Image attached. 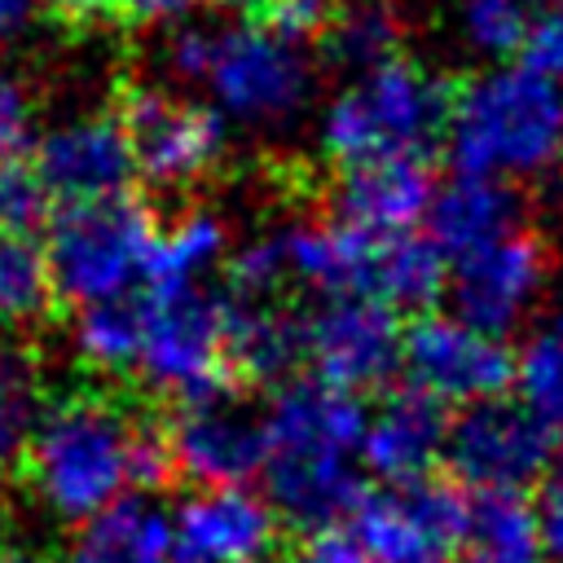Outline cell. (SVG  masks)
I'll return each mask as SVG.
<instances>
[{
    "label": "cell",
    "instance_id": "cell-44",
    "mask_svg": "<svg viewBox=\"0 0 563 563\" xmlns=\"http://www.w3.org/2000/svg\"><path fill=\"white\" fill-rule=\"evenodd\" d=\"M220 4H242V9H251L255 0H220Z\"/></svg>",
    "mask_w": 563,
    "mask_h": 563
},
{
    "label": "cell",
    "instance_id": "cell-20",
    "mask_svg": "<svg viewBox=\"0 0 563 563\" xmlns=\"http://www.w3.org/2000/svg\"><path fill=\"white\" fill-rule=\"evenodd\" d=\"M510 233H519V198L506 180L453 176L444 189H435L427 211V238L449 260H466Z\"/></svg>",
    "mask_w": 563,
    "mask_h": 563
},
{
    "label": "cell",
    "instance_id": "cell-16",
    "mask_svg": "<svg viewBox=\"0 0 563 563\" xmlns=\"http://www.w3.org/2000/svg\"><path fill=\"white\" fill-rule=\"evenodd\" d=\"M31 163L40 167L48 194L62 207L66 202H92V198L128 194V180L136 176L128 136H123V123H119L114 110L79 119V123H66V128H53L35 145Z\"/></svg>",
    "mask_w": 563,
    "mask_h": 563
},
{
    "label": "cell",
    "instance_id": "cell-21",
    "mask_svg": "<svg viewBox=\"0 0 563 563\" xmlns=\"http://www.w3.org/2000/svg\"><path fill=\"white\" fill-rule=\"evenodd\" d=\"M62 563H176L172 515L150 497H123L75 528Z\"/></svg>",
    "mask_w": 563,
    "mask_h": 563
},
{
    "label": "cell",
    "instance_id": "cell-17",
    "mask_svg": "<svg viewBox=\"0 0 563 563\" xmlns=\"http://www.w3.org/2000/svg\"><path fill=\"white\" fill-rule=\"evenodd\" d=\"M449 418L444 405L418 387L383 396L361 435V466L383 484H418L427 479L449 449Z\"/></svg>",
    "mask_w": 563,
    "mask_h": 563
},
{
    "label": "cell",
    "instance_id": "cell-36",
    "mask_svg": "<svg viewBox=\"0 0 563 563\" xmlns=\"http://www.w3.org/2000/svg\"><path fill=\"white\" fill-rule=\"evenodd\" d=\"M220 35L224 31H211V26H185L172 35L167 44V62L180 79H207L211 66H216V53H220Z\"/></svg>",
    "mask_w": 563,
    "mask_h": 563
},
{
    "label": "cell",
    "instance_id": "cell-35",
    "mask_svg": "<svg viewBox=\"0 0 563 563\" xmlns=\"http://www.w3.org/2000/svg\"><path fill=\"white\" fill-rule=\"evenodd\" d=\"M44 13L66 31V35H101L114 22L128 18L123 0H44Z\"/></svg>",
    "mask_w": 563,
    "mask_h": 563
},
{
    "label": "cell",
    "instance_id": "cell-8",
    "mask_svg": "<svg viewBox=\"0 0 563 563\" xmlns=\"http://www.w3.org/2000/svg\"><path fill=\"white\" fill-rule=\"evenodd\" d=\"M475 501L457 479H418L383 484L365 493L347 528L374 563H444L453 550H466Z\"/></svg>",
    "mask_w": 563,
    "mask_h": 563
},
{
    "label": "cell",
    "instance_id": "cell-30",
    "mask_svg": "<svg viewBox=\"0 0 563 563\" xmlns=\"http://www.w3.org/2000/svg\"><path fill=\"white\" fill-rule=\"evenodd\" d=\"M224 277L233 299L242 303H273L290 286V260H286V238L282 233H260L229 251Z\"/></svg>",
    "mask_w": 563,
    "mask_h": 563
},
{
    "label": "cell",
    "instance_id": "cell-43",
    "mask_svg": "<svg viewBox=\"0 0 563 563\" xmlns=\"http://www.w3.org/2000/svg\"><path fill=\"white\" fill-rule=\"evenodd\" d=\"M4 563H48V559L44 554H26V550H9Z\"/></svg>",
    "mask_w": 563,
    "mask_h": 563
},
{
    "label": "cell",
    "instance_id": "cell-13",
    "mask_svg": "<svg viewBox=\"0 0 563 563\" xmlns=\"http://www.w3.org/2000/svg\"><path fill=\"white\" fill-rule=\"evenodd\" d=\"M207 84L216 88L220 106L238 119H286L308 97V66L299 48L246 22L220 35V53Z\"/></svg>",
    "mask_w": 563,
    "mask_h": 563
},
{
    "label": "cell",
    "instance_id": "cell-39",
    "mask_svg": "<svg viewBox=\"0 0 563 563\" xmlns=\"http://www.w3.org/2000/svg\"><path fill=\"white\" fill-rule=\"evenodd\" d=\"M537 523H541V550L563 563V462L550 466V475L537 484Z\"/></svg>",
    "mask_w": 563,
    "mask_h": 563
},
{
    "label": "cell",
    "instance_id": "cell-3",
    "mask_svg": "<svg viewBox=\"0 0 563 563\" xmlns=\"http://www.w3.org/2000/svg\"><path fill=\"white\" fill-rule=\"evenodd\" d=\"M453 97L457 79H440L413 57L396 53L334 97L321 145L339 167L387 154H431L449 136Z\"/></svg>",
    "mask_w": 563,
    "mask_h": 563
},
{
    "label": "cell",
    "instance_id": "cell-14",
    "mask_svg": "<svg viewBox=\"0 0 563 563\" xmlns=\"http://www.w3.org/2000/svg\"><path fill=\"white\" fill-rule=\"evenodd\" d=\"M541 282H545V246L519 229L466 260H453L449 295L462 321L488 334H506L523 321Z\"/></svg>",
    "mask_w": 563,
    "mask_h": 563
},
{
    "label": "cell",
    "instance_id": "cell-34",
    "mask_svg": "<svg viewBox=\"0 0 563 563\" xmlns=\"http://www.w3.org/2000/svg\"><path fill=\"white\" fill-rule=\"evenodd\" d=\"M519 66L545 75V79H563V0H541L537 18H532V31L523 40V53H519Z\"/></svg>",
    "mask_w": 563,
    "mask_h": 563
},
{
    "label": "cell",
    "instance_id": "cell-7",
    "mask_svg": "<svg viewBox=\"0 0 563 563\" xmlns=\"http://www.w3.org/2000/svg\"><path fill=\"white\" fill-rule=\"evenodd\" d=\"M123 123L136 176L154 189H185L216 172L224 154V114L211 106L180 101L163 88L123 79L110 106Z\"/></svg>",
    "mask_w": 563,
    "mask_h": 563
},
{
    "label": "cell",
    "instance_id": "cell-19",
    "mask_svg": "<svg viewBox=\"0 0 563 563\" xmlns=\"http://www.w3.org/2000/svg\"><path fill=\"white\" fill-rule=\"evenodd\" d=\"M264 484L282 523L299 532L347 523L365 497L356 457H268Z\"/></svg>",
    "mask_w": 563,
    "mask_h": 563
},
{
    "label": "cell",
    "instance_id": "cell-5",
    "mask_svg": "<svg viewBox=\"0 0 563 563\" xmlns=\"http://www.w3.org/2000/svg\"><path fill=\"white\" fill-rule=\"evenodd\" d=\"M136 374L150 391L189 405L229 391V299L189 286V290H154L145 347Z\"/></svg>",
    "mask_w": 563,
    "mask_h": 563
},
{
    "label": "cell",
    "instance_id": "cell-23",
    "mask_svg": "<svg viewBox=\"0 0 563 563\" xmlns=\"http://www.w3.org/2000/svg\"><path fill=\"white\" fill-rule=\"evenodd\" d=\"M150 299L119 295L101 303H84L70 317V356L92 374H128L145 347Z\"/></svg>",
    "mask_w": 563,
    "mask_h": 563
},
{
    "label": "cell",
    "instance_id": "cell-9",
    "mask_svg": "<svg viewBox=\"0 0 563 563\" xmlns=\"http://www.w3.org/2000/svg\"><path fill=\"white\" fill-rule=\"evenodd\" d=\"M409 387L435 396L440 405H479L506 396L519 378V352L457 312H418L405 330V365Z\"/></svg>",
    "mask_w": 563,
    "mask_h": 563
},
{
    "label": "cell",
    "instance_id": "cell-10",
    "mask_svg": "<svg viewBox=\"0 0 563 563\" xmlns=\"http://www.w3.org/2000/svg\"><path fill=\"white\" fill-rule=\"evenodd\" d=\"M303 361L330 387L365 396L387 387L391 374L405 365V330L396 312L378 299H321V308L303 317Z\"/></svg>",
    "mask_w": 563,
    "mask_h": 563
},
{
    "label": "cell",
    "instance_id": "cell-33",
    "mask_svg": "<svg viewBox=\"0 0 563 563\" xmlns=\"http://www.w3.org/2000/svg\"><path fill=\"white\" fill-rule=\"evenodd\" d=\"M334 13H339L334 0H255L246 9V22L282 44L299 48V44H321Z\"/></svg>",
    "mask_w": 563,
    "mask_h": 563
},
{
    "label": "cell",
    "instance_id": "cell-42",
    "mask_svg": "<svg viewBox=\"0 0 563 563\" xmlns=\"http://www.w3.org/2000/svg\"><path fill=\"white\" fill-rule=\"evenodd\" d=\"M457 563H541V559H523V554H497V550H479V545H466Z\"/></svg>",
    "mask_w": 563,
    "mask_h": 563
},
{
    "label": "cell",
    "instance_id": "cell-40",
    "mask_svg": "<svg viewBox=\"0 0 563 563\" xmlns=\"http://www.w3.org/2000/svg\"><path fill=\"white\" fill-rule=\"evenodd\" d=\"M198 0H123L132 22H158V18H176L185 9H194Z\"/></svg>",
    "mask_w": 563,
    "mask_h": 563
},
{
    "label": "cell",
    "instance_id": "cell-4",
    "mask_svg": "<svg viewBox=\"0 0 563 563\" xmlns=\"http://www.w3.org/2000/svg\"><path fill=\"white\" fill-rule=\"evenodd\" d=\"M154 238H158L154 211L132 194L66 202L48 220V238H44L57 299L84 308L132 295L141 282H150Z\"/></svg>",
    "mask_w": 563,
    "mask_h": 563
},
{
    "label": "cell",
    "instance_id": "cell-29",
    "mask_svg": "<svg viewBox=\"0 0 563 563\" xmlns=\"http://www.w3.org/2000/svg\"><path fill=\"white\" fill-rule=\"evenodd\" d=\"M519 400L563 431V308L545 317L519 347Z\"/></svg>",
    "mask_w": 563,
    "mask_h": 563
},
{
    "label": "cell",
    "instance_id": "cell-37",
    "mask_svg": "<svg viewBox=\"0 0 563 563\" xmlns=\"http://www.w3.org/2000/svg\"><path fill=\"white\" fill-rule=\"evenodd\" d=\"M26 136H31V101H26L22 84L0 66V163L22 158Z\"/></svg>",
    "mask_w": 563,
    "mask_h": 563
},
{
    "label": "cell",
    "instance_id": "cell-28",
    "mask_svg": "<svg viewBox=\"0 0 563 563\" xmlns=\"http://www.w3.org/2000/svg\"><path fill=\"white\" fill-rule=\"evenodd\" d=\"M321 53L339 70L365 75V70H374L387 57L400 53V35H396L391 13H383L378 4H352V9H339L334 13L330 31L321 35Z\"/></svg>",
    "mask_w": 563,
    "mask_h": 563
},
{
    "label": "cell",
    "instance_id": "cell-6",
    "mask_svg": "<svg viewBox=\"0 0 563 563\" xmlns=\"http://www.w3.org/2000/svg\"><path fill=\"white\" fill-rule=\"evenodd\" d=\"M559 435L532 405L493 396L453 418L444 462L471 493H528L559 462Z\"/></svg>",
    "mask_w": 563,
    "mask_h": 563
},
{
    "label": "cell",
    "instance_id": "cell-15",
    "mask_svg": "<svg viewBox=\"0 0 563 563\" xmlns=\"http://www.w3.org/2000/svg\"><path fill=\"white\" fill-rule=\"evenodd\" d=\"M365 400L330 387L325 378H286L277 383L264 431H268V457H361L365 435Z\"/></svg>",
    "mask_w": 563,
    "mask_h": 563
},
{
    "label": "cell",
    "instance_id": "cell-25",
    "mask_svg": "<svg viewBox=\"0 0 563 563\" xmlns=\"http://www.w3.org/2000/svg\"><path fill=\"white\" fill-rule=\"evenodd\" d=\"M229 260V229L216 211L189 207L172 224L158 229L154 255H150V286L154 290H189L202 286L207 273H216Z\"/></svg>",
    "mask_w": 563,
    "mask_h": 563
},
{
    "label": "cell",
    "instance_id": "cell-24",
    "mask_svg": "<svg viewBox=\"0 0 563 563\" xmlns=\"http://www.w3.org/2000/svg\"><path fill=\"white\" fill-rule=\"evenodd\" d=\"M453 260L427 233H383L374 299L391 312H431V303L449 290Z\"/></svg>",
    "mask_w": 563,
    "mask_h": 563
},
{
    "label": "cell",
    "instance_id": "cell-11",
    "mask_svg": "<svg viewBox=\"0 0 563 563\" xmlns=\"http://www.w3.org/2000/svg\"><path fill=\"white\" fill-rule=\"evenodd\" d=\"M172 475L189 479L194 488H224L264 475L268 466V431L264 413L229 391L189 400L163 427Z\"/></svg>",
    "mask_w": 563,
    "mask_h": 563
},
{
    "label": "cell",
    "instance_id": "cell-41",
    "mask_svg": "<svg viewBox=\"0 0 563 563\" xmlns=\"http://www.w3.org/2000/svg\"><path fill=\"white\" fill-rule=\"evenodd\" d=\"M35 4L40 0H0V40L13 35V31H22L31 22V13H35Z\"/></svg>",
    "mask_w": 563,
    "mask_h": 563
},
{
    "label": "cell",
    "instance_id": "cell-26",
    "mask_svg": "<svg viewBox=\"0 0 563 563\" xmlns=\"http://www.w3.org/2000/svg\"><path fill=\"white\" fill-rule=\"evenodd\" d=\"M48 405L44 361L18 339H0V471L22 462Z\"/></svg>",
    "mask_w": 563,
    "mask_h": 563
},
{
    "label": "cell",
    "instance_id": "cell-1",
    "mask_svg": "<svg viewBox=\"0 0 563 563\" xmlns=\"http://www.w3.org/2000/svg\"><path fill=\"white\" fill-rule=\"evenodd\" d=\"M22 475L53 523L79 528L132 497V488L163 484L172 457L163 427H150L114 396L66 391L44 409L22 453Z\"/></svg>",
    "mask_w": 563,
    "mask_h": 563
},
{
    "label": "cell",
    "instance_id": "cell-27",
    "mask_svg": "<svg viewBox=\"0 0 563 563\" xmlns=\"http://www.w3.org/2000/svg\"><path fill=\"white\" fill-rule=\"evenodd\" d=\"M57 303V282L48 251L35 233H0V321L26 330Z\"/></svg>",
    "mask_w": 563,
    "mask_h": 563
},
{
    "label": "cell",
    "instance_id": "cell-18",
    "mask_svg": "<svg viewBox=\"0 0 563 563\" xmlns=\"http://www.w3.org/2000/svg\"><path fill=\"white\" fill-rule=\"evenodd\" d=\"M431 198H435L431 154H387L339 167L334 220L369 233H409L418 220H427Z\"/></svg>",
    "mask_w": 563,
    "mask_h": 563
},
{
    "label": "cell",
    "instance_id": "cell-32",
    "mask_svg": "<svg viewBox=\"0 0 563 563\" xmlns=\"http://www.w3.org/2000/svg\"><path fill=\"white\" fill-rule=\"evenodd\" d=\"M53 194L31 158H4L0 163V233H35L48 224Z\"/></svg>",
    "mask_w": 563,
    "mask_h": 563
},
{
    "label": "cell",
    "instance_id": "cell-38",
    "mask_svg": "<svg viewBox=\"0 0 563 563\" xmlns=\"http://www.w3.org/2000/svg\"><path fill=\"white\" fill-rule=\"evenodd\" d=\"M290 563H374V559H369L365 545L352 537V528L339 523V528L303 532V541H299V550H295Z\"/></svg>",
    "mask_w": 563,
    "mask_h": 563
},
{
    "label": "cell",
    "instance_id": "cell-31",
    "mask_svg": "<svg viewBox=\"0 0 563 563\" xmlns=\"http://www.w3.org/2000/svg\"><path fill=\"white\" fill-rule=\"evenodd\" d=\"M541 0H462V31L488 57H519Z\"/></svg>",
    "mask_w": 563,
    "mask_h": 563
},
{
    "label": "cell",
    "instance_id": "cell-12",
    "mask_svg": "<svg viewBox=\"0 0 563 563\" xmlns=\"http://www.w3.org/2000/svg\"><path fill=\"white\" fill-rule=\"evenodd\" d=\"M180 563H264L277 550L282 515L268 493L246 484L194 488L172 510Z\"/></svg>",
    "mask_w": 563,
    "mask_h": 563
},
{
    "label": "cell",
    "instance_id": "cell-2",
    "mask_svg": "<svg viewBox=\"0 0 563 563\" xmlns=\"http://www.w3.org/2000/svg\"><path fill=\"white\" fill-rule=\"evenodd\" d=\"M444 150L457 176H537L563 158V92L515 66L457 79Z\"/></svg>",
    "mask_w": 563,
    "mask_h": 563
},
{
    "label": "cell",
    "instance_id": "cell-45",
    "mask_svg": "<svg viewBox=\"0 0 563 563\" xmlns=\"http://www.w3.org/2000/svg\"><path fill=\"white\" fill-rule=\"evenodd\" d=\"M4 554H9V550H4V528H0V563H4Z\"/></svg>",
    "mask_w": 563,
    "mask_h": 563
},
{
    "label": "cell",
    "instance_id": "cell-22",
    "mask_svg": "<svg viewBox=\"0 0 563 563\" xmlns=\"http://www.w3.org/2000/svg\"><path fill=\"white\" fill-rule=\"evenodd\" d=\"M303 361V317L273 303L229 299V365L233 378L286 383Z\"/></svg>",
    "mask_w": 563,
    "mask_h": 563
}]
</instances>
